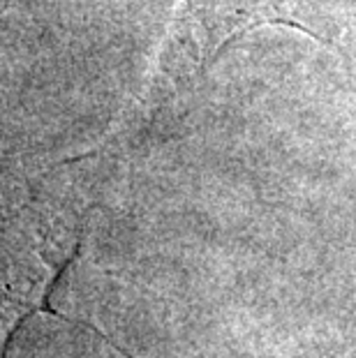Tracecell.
<instances>
[{
	"label": "cell",
	"instance_id": "obj_1",
	"mask_svg": "<svg viewBox=\"0 0 356 358\" xmlns=\"http://www.w3.org/2000/svg\"><path fill=\"white\" fill-rule=\"evenodd\" d=\"M310 19L306 0H185L180 28L190 37L194 63L208 67L227 44L259 26H292L329 42Z\"/></svg>",
	"mask_w": 356,
	"mask_h": 358
},
{
	"label": "cell",
	"instance_id": "obj_2",
	"mask_svg": "<svg viewBox=\"0 0 356 358\" xmlns=\"http://www.w3.org/2000/svg\"><path fill=\"white\" fill-rule=\"evenodd\" d=\"M77 255H79V250H74V255L70 257V259H65V264L63 266H60V268H58V273H56V275H54V280H51L49 282V287H47V292H44V299H42V303H40V306H37V308H33V310H28L26 312V315L24 317H21L19 319V322L17 324H14V333H19V329H21V326H24L26 324V319L30 317V315H35V312H44V315H51V317H58V319H63V322H70V324H77V326H83V329H88V331H93L95 335H100V338L104 340V342H107V345L109 347H113V349H116V352L120 354V356H123V358H137V356H134V354H130V352H125V349H120V345H118V342H113L111 338H109V335H104L100 329H95V326L93 324H88V322H81V319H74V317H65L63 315V312H58L54 306H51V294H54V289L58 287V282H60V278H63L65 275V271L67 268H70V264L74 262V259H77Z\"/></svg>",
	"mask_w": 356,
	"mask_h": 358
},
{
	"label": "cell",
	"instance_id": "obj_3",
	"mask_svg": "<svg viewBox=\"0 0 356 358\" xmlns=\"http://www.w3.org/2000/svg\"><path fill=\"white\" fill-rule=\"evenodd\" d=\"M74 250H81V243H77V248H74ZM72 255H74V252H72ZM14 335H17V333H14L12 329H10V333L5 335V342H3V352H0V356H3V358H7V352H10V345H12Z\"/></svg>",
	"mask_w": 356,
	"mask_h": 358
}]
</instances>
